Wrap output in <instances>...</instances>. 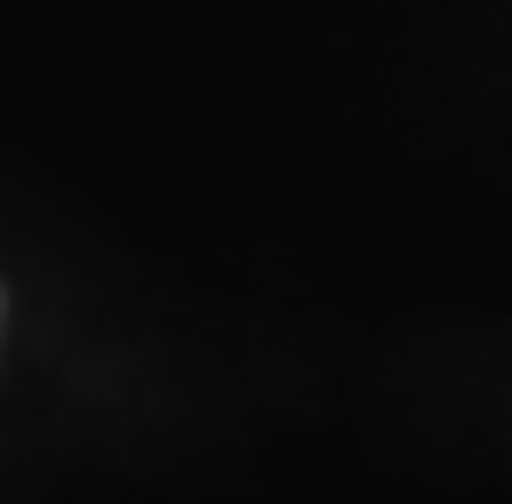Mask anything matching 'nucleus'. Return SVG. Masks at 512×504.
<instances>
[]
</instances>
